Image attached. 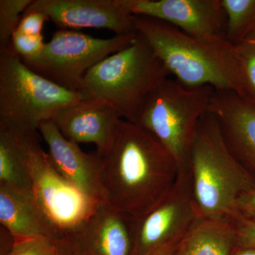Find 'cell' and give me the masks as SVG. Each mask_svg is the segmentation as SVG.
I'll return each instance as SVG.
<instances>
[{
    "label": "cell",
    "instance_id": "obj_1",
    "mask_svg": "<svg viewBox=\"0 0 255 255\" xmlns=\"http://www.w3.org/2000/svg\"><path fill=\"white\" fill-rule=\"evenodd\" d=\"M101 157L107 203L137 220L172 187L179 172L175 159L155 135L124 119Z\"/></svg>",
    "mask_w": 255,
    "mask_h": 255
},
{
    "label": "cell",
    "instance_id": "obj_2",
    "mask_svg": "<svg viewBox=\"0 0 255 255\" xmlns=\"http://www.w3.org/2000/svg\"><path fill=\"white\" fill-rule=\"evenodd\" d=\"M135 29L171 76L185 86L212 87L244 97L236 47L226 37L200 38L147 16L134 15Z\"/></svg>",
    "mask_w": 255,
    "mask_h": 255
},
{
    "label": "cell",
    "instance_id": "obj_3",
    "mask_svg": "<svg viewBox=\"0 0 255 255\" xmlns=\"http://www.w3.org/2000/svg\"><path fill=\"white\" fill-rule=\"evenodd\" d=\"M189 170L193 194L202 219L231 221L240 196L255 180L228 149L217 119L206 112L191 142Z\"/></svg>",
    "mask_w": 255,
    "mask_h": 255
},
{
    "label": "cell",
    "instance_id": "obj_4",
    "mask_svg": "<svg viewBox=\"0 0 255 255\" xmlns=\"http://www.w3.org/2000/svg\"><path fill=\"white\" fill-rule=\"evenodd\" d=\"M171 75L141 34L92 67L82 94L105 101L124 120L135 123L147 99Z\"/></svg>",
    "mask_w": 255,
    "mask_h": 255
},
{
    "label": "cell",
    "instance_id": "obj_5",
    "mask_svg": "<svg viewBox=\"0 0 255 255\" xmlns=\"http://www.w3.org/2000/svg\"><path fill=\"white\" fill-rule=\"evenodd\" d=\"M215 90L187 87L169 78L150 96L135 124L155 135L172 154L179 171L189 169L191 142L199 119L209 112Z\"/></svg>",
    "mask_w": 255,
    "mask_h": 255
},
{
    "label": "cell",
    "instance_id": "obj_6",
    "mask_svg": "<svg viewBox=\"0 0 255 255\" xmlns=\"http://www.w3.org/2000/svg\"><path fill=\"white\" fill-rule=\"evenodd\" d=\"M85 97L28 68L10 44L0 49V118L29 131Z\"/></svg>",
    "mask_w": 255,
    "mask_h": 255
},
{
    "label": "cell",
    "instance_id": "obj_7",
    "mask_svg": "<svg viewBox=\"0 0 255 255\" xmlns=\"http://www.w3.org/2000/svg\"><path fill=\"white\" fill-rule=\"evenodd\" d=\"M136 33L104 39L75 30L58 29L46 42L38 58L23 61L43 78L70 91L82 93L87 71L128 46Z\"/></svg>",
    "mask_w": 255,
    "mask_h": 255
},
{
    "label": "cell",
    "instance_id": "obj_8",
    "mask_svg": "<svg viewBox=\"0 0 255 255\" xmlns=\"http://www.w3.org/2000/svg\"><path fill=\"white\" fill-rule=\"evenodd\" d=\"M200 218L189 170L180 171L172 187L137 220L135 255H147L180 241Z\"/></svg>",
    "mask_w": 255,
    "mask_h": 255
},
{
    "label": "cell",
    "instance_id": "obj_9",
    "mask_svg": "<svg viewBox=\"0 0 255 255\" xmlns=\"http://www.w3.org/2000/svg\"><path fill=\"white\" fill-rule=\"evenodd\" d=\"M30 174L35 201L61 236L73 233L98 204L83 195L57 171L48 152L42 148L39 137L32 147Z\"/></svg>",
    "mask_w": 255,
    "mask_h": 255
},
{
    "label": "cell",
    "instance_id": "obj_10",
    "mask_svg": "<svg viewBox=\"0 0 255 255\" xmlns=\"http://www.w3.org/2000/svg\"><path fill=\"white\" fill-rule=\"evenodd\" d=\"M133 15L160 20L195 37H226L222 0H122Z\"/></svg>",
    "mask_w": 255,
    "mask_h": 255
},
{
    "label": "cell",
    "instance_id": "obj_11",
    "mask_svg": "<svg viewBox=\"0 0 255 255\" xmlns=\"http://www.w3.org/2000/svg\"><path fill=\"white\" fill-rule=\"evenodd\" d=\"M26 11L44 13L59 29L104 28L116 35L137 32L134 15L122 0H35Z\"/></svg>",
    "mask_w": 255,
    "mask_h": 255
},
{
    "label": "cell",
    "instance_id": "obj_12",
    "mask_svg": "<svg viewBox=\"0 0 255 255\" xmlns=\"http://www.w3.org/2000/svg\"><path fill=\"white\" fill-rule=\"evenodd\" d=\"M137 219L100 203L71 235L87 255H135Z\"/></svg>",
    "mask_w": 255,
    "mask_h": 255
},
{
    "label": "cell",
    "instance_id": "obj_13",
    "mask_svg": "<svg viewBox=\"0 0 255 255\" xmlns=\"http://www.w3.org/2000/svg\"><path fill=\"white\" fill-rule=\"evenodd\" d=\"M38 132L48 145L53 165L65 180L94 202L107 203L101 179V156L97 152H83L78 144L63 136L53 121L42 124Z\"/></svg>",
    "mask_w": 255,
    "mask_h": 255
},
{
    "label": "cell",
    "instance_id": "obj_14",
    "mask_svg": "<svg viewBox=\"0 0 255 255\" xmlns=\"http://www.w3.org/2000/svg\"><path fill=\"white\" fill-rule=\"evenodd\" d=\"M214 114L231 153L255 180V104L231 90H215Z\"/></svg>",
    "mask_w": 255,
    "mask_h": 255
},
{
    "label": "cell",
    "instance_id": "obj_15",
    "mask_svg": "<svg viewBox=\"0 0 255 255\" xmlns=\"http://www.w3.org/2000/svg\"><path fill=\"white\" fill-rule=\"evenodd\" d=\"M105 101L85 97L60 110L53 122L64 137L75 143H94L97 152L105 155L110 148L122 120Z\"/></svg>",
    "mask_w": 255,
    "mask_h": 255
},
{
    "label": "cell",
    "instance_id": "obj_16",
    "mask_svg": "<svg viewBox=\"0 0 255 255\" xmlns=\"http://www.w3.org/2000/svg\"><path fill=\"white\" fill-rule=\"evenodd\" d=\"M38 132L0 118V187L33 196L30 163Z\"/></svg>",
    "mask_w": 255,
    "mask_h": 255
},
{
    "label": "cell",
    "instance_id": "obj_17",
    "mask_svg": "<svg viewBox=\"0 0 255 255\" xmlns=\"http://www.w3.org/2000/svg\"><path fill=\"white\" fill-rule=\"evenodd\" d=\"M0 223L14 242L61 236L33 196L0 187Z\"/></svg>",
    "mask_w": 255,
    "mask_h": 255
},
{
    "label": "cell",
    "instance_id": "obj_18",
    "mask_svg": "<svg viewBox=\"0 0 255 255\" xmlns=\"http://www.w3.org/2000/svg\"><path fill=\"white\" fill-rule=\"evenodd\" d=\"M236 246L232 221L200 218L179 241L172 255H231Z\"/></svg>",
    "mask_w": 255,
    "mask_h": 255
},
{
    "label": "cell",
    "instance_id": "obj_19",
    "mask_svg": "<svg viewBox=\"0 0 255 255\" xmlns=\"http://www.w3.org/2000/svg\"><path fill=\"white\" fill-rule=\"evenodd\" d=\"M227 14L226 38L234 44L255 33V0H222Z\"/></svg>",
    "mask_w": 255,
    "mask_h": 255
},
{
    "label": "cell",
    "instance_id": "obj_20",
    "mask_svg": "<svg viewBox=\"0 0 255 255\" xmlns=\"http://www.w3.org/2000/svg\"><path fill=\"white\" fill-rule=\"evenodd\" d=\"M244 97L255 104V33L236 43Z\"/></svg>",
    "mask_w": 255,
    "mask_h": 255
},
{
    "label": "cell",
    "instance_id": "obj_21",
    "mask_svg": "<svg viewBox=\"0 0 255 255\" xmlns=\"http://www.w3.org/2000/svg\"><path fill=\"white\" fill-rule=\"evenodd\" d=\"M32 0H0V49L11 44V38Z\"/></svg>",
    "mask_w": 255,
    "mask_h": 255
},
{
    "label": "cell",
    "instance_id": "obj_22",
    "mask_svg": "<svg viewBox=\"0 0 255 255\" xmlns=\"http://www.w3.org/2000/svg\"><path fill=\"white\" fill-rule=\"evenodd\" d=\"M46 42L43 41L42 35L28 36L18 32H15L11 41L13 49L23 61H31L38 58Z\"/></svg>",
    "mask_w": 255,
    "mask_h": 255
},
{
    "label": "cell",
    "instance_id": "obj_23",
    "mask_svg": "<svg viewBox=\"0 0 255 255\" xmlns=\"http://www.w3.org/2000/svg\"><path fill=\"white\" fill-rule=\"evenodd\" d=\"M6 255H56L55 241L37 238L14 242Z\"/></svg>",
    "mask_w": 255,
    "mask_h": 255
},
{
    "label": "cell",
    "instance_id": "obj_24",
    "mask_svg": "<svg viewBox=\"0 0 255 255\" xmlns=\"http://www.w3.org/2000/svg\"><path fill=\"white\" fill-rule=\"evenodd\" d=\"M232 222L236 230V247L255 248V221L236 216Z\"/></svg>",
    "mask_w": 255,
    "mask_h": 255
},
{
    "label": "cell",
    "instance_id": "obj_25",
    "mask_svg": "<svg viewBox=\"0 0 255 255\" xmlns=\"http://www.w3.org/2000/svg\"><path fill=\"white\" fill-rule=\"evenodd\" d=\"M47 21H49V18L44 13L26 11L23 13L16 32L28 36H40Z\"/></svg>",
    "mask_w": 255,
    "mask_h": 255
},
{
    "label": "cell",
    "instance_id": "obj_26",
    "mask_svg": "<svg viewBox=\"0 0 255 255\" xmlns=\"http://www.w3.org/2000/svg\"><path fill=\"white\" fill-rule=\"evenodd\" d=\"M236 216L255 221V188L240 196L236 203Z\"/></svg>",
    "mask_w": 255,
    "mask_h": 255
},
{
    "label": "cell",
    "instance_id": "obj_27",
    "mask_svg": "<svg viewBox=\"0 0 255 255\" xmlns=\"http://www.w3.org/2000/svg\"><path fill=\"white\" fill-rule=\"evenodd\" d=\"M56 255H87L75 238L70 234H65L55 241Z\"/></svg>",
    "mask_w": 255,
    "mask_h": 255
},
{
    "label": "cell",
    "instance_id": "obj_28",
    "mask_svg": "<svg viewBox=\"0 0 255 255\" xmlns=\"http://www.w3.org/2000/svg\"><path fill=\"white\" fill-rule=\"evenodd\" d=\"M179 241L168 243L147 255H172Z\"/></svg>",
    "mask_w": 255,
    "mask_h": 255
},
{
    "label": "cell",
    "instance_id": "obj_29",
    "mask_svg": "<svg viewBox=\"0 0 255 255\" xmlns=\"http://www.w3.org/2000/svg\"><path fill=\"white\" fill-rule=\"evenodd\" d=\"M231 255H255V248L235 247Z\"/></svg>",
    "mask_w": 255,
    "mask_h": 255
}]
</instances>
